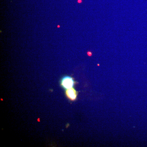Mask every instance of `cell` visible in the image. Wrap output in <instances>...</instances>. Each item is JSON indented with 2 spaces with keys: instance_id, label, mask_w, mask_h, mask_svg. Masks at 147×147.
<instances>
[{
  "instance_id": "cell-2",
  "label": "cell",
  "mask_w": 147,
  "mask_h": 147,
  "mask_svg": "<svg viewBox=\"0 0 147 147\" xmlns=\"http://www.w3.org/2000/svg\"><path fill=\"white\" fill-rule=\"evenodd\" d=\"M66 94L69 99L71 100H76L77 96V92L73 88L66 90Z\"/></svg>"
},
{
  "instance_id": "cell-1",
  "label": "cell",
  "mask_w": 147,
  "mask_h": 147,
  "mask_svg": "<svg viewBox=\"0 0 147 147\" xmlns=\"http://www.w3.org/2000/svg\"><path fill=\"white\" fill-rule=\"evenodd\" d=\"M61 86L65 89L67 90L73 88L75 84L73 78L68 76H64L62 79L61 82Z\"/></svg>"
}]
</instances>
